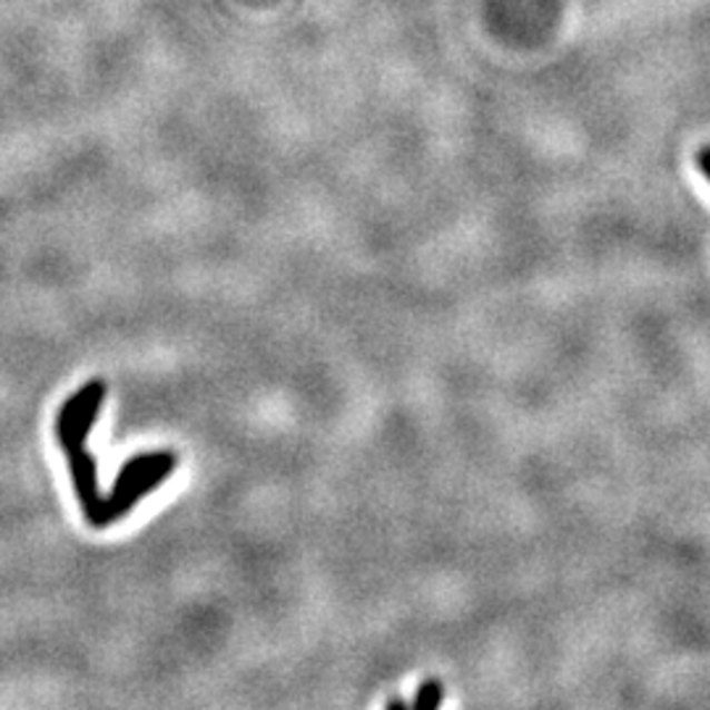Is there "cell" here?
Returning <instances> with one entry per match:
<instances>
[{
    "label": "cell",
    "instance_id": "7a4b0ae2",
    "mask_svg": "<svg viewBox=\"0 0 710 710\" xmlns=\"http://www.w3.org/2000/svg\"><path fill=\"white\" fill-rule=\"evenodd\" d=\"M442 700H445V687H442L437 679H426V682L418 684L416 698H413L411 708L434 710V708H440Z\"/></svg>",
    "mask_w": 710,
    "mask_h": 710
},
{
    "label": "cell",
    "instance_id": "6da1fadb",
    "mask_svg": "<svg viewBox=\"0 0 710 710\" xmlns=\"http://www.w3.org/2000/svg\"><path fill=\"white\" fill-rule=\"evenodd\" d=\"M106 401V384L96 379L85 387H79L71 401L58 411L56 418V437L61 442V447L67 451L71 480H75V490L79 503H82L85 516L92 526L100 529V519H103V505L106 497H100L98 492V469L92 453L87 451V437H90L92 426L98 422V411Z\"/></svg>",
    "mask_w": 710,
    "mask_h": 710
},
{
    "label": "cell",
    "instance_id": "3957f363",
    "mask_svg": "<svg viewBox=\"0 0 710 710\" xmlns=\"http://www.w3.org/2000/svg\"><path fill=\"white\" fill-rule=\"evenodd\" d=\"M698 166H700V171L706 174L708 183H710V145H706V148H700V154H698Z\"/></svg>",
    "mask_w": 710,
    "mask_h": 710
},
{
    "label": "cell",
    "instance_id": "277c9868",
    "mask_svg": "<svg viewBox=\"0 0 710 710\" xmlns=\"http://www.w3.org/2000/svg\"><path fill=\"white\" fill-rule=\"evenodd\" d=\"M387 708H408V702H405L403 698H393L387 700Z\"/></svg>",
    "mask_w": 710,
    "mask_h": 710
}]
</instances>
